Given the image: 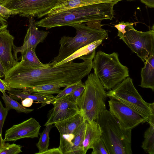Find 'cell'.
Instances as JSON below:
<instances>
[{
	"label": "cell",
	"instance_id": "6da1fadb",
	"mask_svg": "<svg viewBox=\"0 0 154 154\" xmlns=\"http://www.w3.org/2000/svg\"><path fill=\"white\" fill-rule=\"evenodd\" d=\"M95 54L92 52L79 57L83 60H73L54 67L33 68L16 63L6 72L4 80L10 88L24 90L46 84L64 81L77 82L87 75L92 69Z\"/></svg>",
	"mask_w": 154,
	"mask_h": 154
},
{
	"label": "cell",
	"instance_id": "7a4b0ae2",
	"mask_svg": "<svg viewBox=\"0 0 154 154\" xmlns=\"http://www.w3.org/2000/svg\"><path fill=\"white\" fill-rule=\"evenodd\" d=\"M120 1L90 5L47 15L36 22V25L49 29L78 23L112 20L114 17V6Z\"/></svg>",
	"mask_w": 154,
	"mask_h": 154
},
{
	"label": "cell",
	"instance_id": "3957f363",
	"mask_svg": "<svg viewBox=\"0 0 154 154\" xmlns=\"http://www.w3.org/2000/svg\"><path fill=\"white\" fill-rule=\"evenodd\" d=\"M101 130V137L109 154H132L131 130H125L109 111L105 110L95 120Z\"/></svg>",
	"mask_w": 154,
	"mask_h": 154
},
{
	"label": "cell",
	"instance_id": "277c9868",
	"mask_svg": "<svg viewBox=\"0 0 154 154\" xmlns=\"http://www.w3.org/2000/svg\"><path fill=\"white\" fill-rule=\"evenodd\" d=\"M69 26L75 28L76 35L74 37L64 36L59 41L60 47L57 55L48 64L54 66L82 47L95 41L108 38L106 31L102 29L90 27L84 23L72 24Z\"/></svg>",
	"mask_w": 154,
	"mask_h": 154
},
{
	"label": "cell",
	"instance_id": "5b68a950",
	"mask_svg": "<svg viewBox=\"0 0 154 154\" xmlns=\"http://www.w3.org/2000/svg\"><path fill=\"white\" fill-rule=\"evenodd\" d=\"M85 88L76 105L84 121H95L106 109V92L97 75H89L85 82Z\"/></svg>",
	"mask_w": 154,
	"mask_h": 154
},
{
	"label": "cell",
	"instance_id": "8992f818",
	"mask_svg": "<svg viewBox=\"0 0 154 154\" xmlns=\"http://www.w3.org/2000/svg\"><path fill=\"white\" fill-rule=\"evenodd\" d=\"M92 68L107 90L112 89L129 76L128 68L120 62L116 52L108 54L98 51L93 58Z\"/></svg>",
	"mask_w": 154,
	"mask_h": 154
},
{
	"label": "cell",
	"instance_id": "52a82bcc",
	"mask_svg": "<svg viewBox=\"0 0 154 154\" xmlns=\"http://www.w3.org/2000/svg\"><path fill=\"white\" fill-rule=\"evenodd\" d=\"M107 97L116 99L129 106L141 116L146 122L154 124V103L144 100L128 77L106 92Z\"/></svg>",
	"mask_w": 154,
	"mask_h": 154
},
{
	"label": "cell",
	"instance_id": "ba28073f",
	"mask_svg": "<svg viewBox=\"0 0 154 154\" xmlns=\"http://www.w3.org/2000/svg\"><path fill=\"white\" fill-rule=\"evenodd\" d=\"M134 23L127 26L125 32L120 39H122L136 53L144 63L149 54L154 53V26L146 32L139 31L133 27Z\"/></svg>",
	"mask_w": 154,
	"mask_h": 154
},
{
	"label": "cell",
	"instance_id": "9c48e42d",
	"mask_svg": "<svg viewBox=\"0 0 154 154\" xmlns=\"http://www.w3.org/2000/svg\"><path fill=\"white\" fill-rule=\"evenodd\" d=\"M61 0H7L1 4L8 9L16 12L23 17L46 16Z\"/></svg>",
	"mask_w": 154,
	"mask_h": 154
},
{
	"label": "cell",
	"instance_id": "30bf717a",
	"mask_svg": "<svg viewBox=\"0 0 154 154\" xmlns=\"http://www.w3.org/2000/svg\"><path fill=\"white\" fill-rule=\"evenodd\" d=\"M108 103L109 111L124 130H131L140 123L146 122L145 119L139 114L116 99H110Z\"/></svg>",
	"mask_w": 154,
	"mask_h": 154
},
{
	"label": "cell",
	"instance_id": "8fae6325",
	"mask_svg": "<svg viewBox=\"0 0 154 154\" xmlns=\"http://www.w3.org/2000/svg\"><path fill=\"white\" fill-rule=\"evenodd\" d=\"M84 121L82 114L79 112L69 118L54 124L60 134V143L58 147L62 154H69L74 137V132Z\"/></svg>",
	"mask_w": 154,
	"mask_h": 154
},
{
	"label": "cell",
	"instance_id": "7c38bea8",
	"mask_svg": "<svg viewBox=\"0 0 154 154\" xmlns=\"http://www.w3.org/2000/svg\"><path fill=\"white\" fill-rule=\"evenodd\" d=\"M51 103L54 107L49 111L45 126L53 125L80 112L76 104L71 102L66 97L54 99Z\"/></svg>",
	"mask_w": 154,
	"mask_h": 154
},
{
	"label": "cell",
	"instance_id": "4fadbf2b",
	"mask_svg": "<svg viewBox=\"0 0 154 154\" xmlns=\"http://www.w3.org/2000/svg\"><path fill=\"white\" fill-rule=\"evenodd\" d=\"M41 127L34 118H31L17 125H14L7 130L4 140L16 141L25 138L38 137Z\"/></svg>",
	"mask_w": 154,
	"mask_h": 154
},
{
	"label": "cell",
	"instance_id": "5bb4252c",
	"mask_svg": "<svg viewBox=\"0 0 154 154\" xmlns=\"http://www.w3.org/2000/svg\"><path fill=\"white\" fill-rule=\"evenodd\" d=\"M28 18L29 27L23 45L20 47H17L14 45L13 47V55L17 61L18 60L17 57L18 53H20L21 54L29 48L35 49L37 45L44 41L49 33L48 31L38 29L34 17L31 16Z\"/></svg>",
	"mask_w": 154,
	"mask_h": 154
},
{
	"label": "cell",
	"instance_id": "9a60e30c",
	"mask_svg": "<svg viewBox=\"0 0 154 154\" xmlns=\"http://www.w3.org/2000/svg\"><path fill=\"white\" fill-rule=\"evenodd\" d=\"M14 39L7 29L0 32V59L7 71L17 62L12 53Z\"/></svg>",
	"mask_w": 154,
	"mask_h": 154
},
{
	"label": "cell",
	"instance_id": "2e32d148",
	"mask_svg": "<svg viewBox=\"0 0 154 154\" xmlns=\"http://www.w3.org/2000/svg\"><path fill=\"white\" fill-rule=\"evenodd\" d=\"M141 72V80L139 86L154 90V53L150 54L144 63Z\"/></svg>",
	"mask_w": 154,
	"mask_h": 154
},
{
	"label": "cell",
	"instance_id": "e0dca14e",
	"mask_svg": "<svg viewBox=\"0 0 154 154\" xmlns=\"http://www.w3.org/2000/svg\"><path fill=\"white\" fill-rule=\"evenodd\" d=\"M116 0H64L61 1L51 9L47 15L54 14L77 7Z\"/></svg>",
	"mask_w": 154,
	"mask_h": 154
},
{
	"label": "cell",
	"instance_id": "ac0fdd59",
	"mask_svg": "<svg viewBox=\"0 0 154 154\" xmlns=\"http://www.w3.org/2000/svg\"><path fill=\"white\" fill-rule=\"evenodd\" d=\"M101 130L99 124L96 121L87 122L86 131L82 144L83 154L91 149L93 143L101 137Z\"/></svg>",
	"mask_w": 154,
	"mask_h": 154
},
{
	"label": "cell",
	"instance_id": "d6986e66",
	"mask_svg": "<svg viewBox=\"0 0 154 154\" xmlns=\"http://www.w3.org/2000/svg\"><path fill=\"white\" fill-rule=\"evenodd\" d=\"M74 83L67 81L59 82L29 88L23 90L31 93L49 95L58 94L62 91L60 88L65 87Z\"/></svg>",
	"mask_w": 154,
	"mask_h": 154
},
{
	"label": "cell",
	"instance_id": "ffe728a7",
	"mask_svg": "<svg viewBox=\"0 0 154 154\" xmlns=\"http://www.w3.org/2000/svg\"><path fill=\"white\" fill-rule=\"evenodd\" d=\"M35 49L29 48L22 54L20 63L23 65L33 68H40L48 67V64L42 63L36 56Z\"/></svg>",
	"mask_w": 154,
	"mask_h": 154
},
{
	"label": "cell",
	"instance_id": "44dd1931",
	"mask_svg": "<svg viewBox=\"0 0 154 154\" xmlns=\"http://www.w3.org/2000/svg\"><path fill=\"white\" fill-rule=\"evenodd\" d=\"M87 122L80 124L74 132V137L72 141L71 151L69 154H83L82 149Z\"/></svg>",
	"mask_w": 154,
	"mask_h": 154
},
{
	"label": "cell",
	"instance_id": "7402d4cb",
	"mask_svg": "<svg viewBox=\"0 0 154 154\" xmlns=\"http://www.w3.org/2000/svg\"><path fill=\"white\" fill-rule=\"evenodd\" d=\"M102 42V40H101L96 41L81 48L69 57L59 62L55 66L73 60L77 58L91 53L100 45Z\"/></svg>",
	"mask_w": 154,
	"mask_h": 154
},
{
	"label": "cell",
	"instance_id": "603a6c76",
	"mask_svg": "<svg viewBox=\"0 0 154 154\" xmlns=\"http://www.w3.org/2000/svg\"><path fill=\"white\" fill-rule=\"evenodd\" d=\"M43 132L39 134L40 137L36 146L38 149V152L36 154H43L48 149L49 143V134L51 129L54 126L48 125L46 126Z\"/></svg>",
	"mask_w": 154,
	"mask_h": 154
},
{
	"label": "cell",
	"instance_id": "cb8c5ba5",
	"mask_svg": "<svg viewBox=\"0 0 154 154\" xmlns=\"http://www.w3.org/2000/svg\"><path fill=\"white\" fill-rule=\"evenodd\" d=\"M144 140L142 147L149 154H154V124L149 125V127L144 134Z\"/></svg>",
	"mask_w": 154,
	"mask_h": 154
},
{
	"label": "cell",
	"instance_id": "d4e9b609",
	"mask_svg": "<svg viewBox=\"0 0 154 154\" xmlns=\"http://www.w3.org/2000/svg\"><path fill=\"white\" fill-rule=\"evenodd\" d=\"M1 92L3 94L2 97L5 104L6 108L10 109H15L18 112H23L25 113H30L34 110L33 109L25 107L15 100L7 95L5 91H2Z\"/></svg>",
	"mask_w": 154,
	"mask_h": 154
},
{
	"label": "cell",
	"instance_id": "484cf974",
	"mask_svg": "<svg viewBox=\"0 0 154 154\" xmlns=\"http://www.w3.org/2000/svg\"><path fill=\"white\" fill-rule=\"evenodd\" d=\"M91 149H93L91 154H109L104 141L101 137L93 143Z\"/></svg>",
	"mask_w": 154,
	"mask_h": 154
},
{
	"label": "cell",
	"instance_id": "4316f807",
	"mask_svg": "<svg viewBox=\"0 0 154 154\" xmlns=\"http://www.w3.org/2000/svg\"><path fill=\"white\" fill-rule=\"evenodd\" d=\"M22 146L14 143H5L0 151V154H17L22 152Z\"/></svg>",
	"mask_w": 154,
	"mask_h": 154
},
{
	"label": "cell",
	"instance_id": "83f0119b",
	"mask_svg": "<svg viewBox=\"0 0 154 154\" xmlns=\"http://www.w3.org/2000/svg\"><path fill=\"white\" fill-rule=\"evenodd\" d=\"M84 83L81 80L77 82L70 85L65 87V88L54 97V99H56L66 97L71 93L77 88L82 85Z\"/></svg>",
	"mask_w": 154,
	"mask_h": 154
},
{
	"label": "cell",
	"instance_id": "f1b7e54d",
	"mask_svg": "<svg viewBox=\"0 0 154 154\" xmlns=\"http://www.w3.org/2000/svg\"><path fill=\"white\" fill-rule=\"evenodd\" d=\"M85 88L84 83L69 95L66 96L71 102L76 104L78 99L82 94Z\"/></svg>",
	"mask_w": 154,
	"mask_h": 154
},
{
	"label": "cell",
	"instance_id": "f546056e",
	"mask_svg": "<svg viewBox=\"0 0 154 154\" xmlns=\"http://www.w3.org/2000/svg\"><path fill=\"white\" fill-rule=\"evenodd\" d=\"M9 110V109L3 106L0 100V132L2 135L4 124Z\"/></svg>",
	"mask_w": 154,
	"mask_h": 154
},
{
	"label": "cell",
	"instance_id": "4dcf8cb0",
	"mask_svg": "<svg viewBox=\"0 0 154 154\" xmlns=\"http://www.w3.org/2000/svg\"><path fill=\"white\" fill-rule=\"evenodd\" d=\"M18 13L11 11L0 4V17L5 19H8L12 15H16Z\"/></svg>",
	"mask_w": 154,
	"mask_h": 154
},
{
	"label": "cell",
	"instance_id": "1f68e13d",
	"mask_svg": "<svg viewBox=\"0 0 154 154\" xmlns=\"http://www.w3.org/2000/svg\"><path fill=\"white\" fill-rule=\"evenodd\" d=\"M132 23V22L129 23L128 22L125 23L124 21H122L121 22H119V24L115 25L114 27L118 30V36L119 37V38L122 37L125 32L126 27Z\"/></svg>",
	"mask_w": 154,
	"mask_h": 154
},
{
	"label": "cell",
	"instance_id": "d6a6232c",
	"mask_svg": "<svg viewBox=\"0 0 154 154\" xmlns=\"http://www.w3.org/2000/svg\"><path fill=\"white\" fill-rule=\"evenodd\" d=\"M43 154H62L59 148L48 149Z\"/></svg>",
	"mask_w": 154,
	"mask_h": 154
},
{
	"label": "cell",
	"instance_id": "836d02e7",
	"mask_svg": "<svg viewBox=\"0 0 154 154\" xmlns=\"http://www.w3.org/2000/svg\"><path fill=\"white\" fill-rule=\"evenodd\" d=\"M33 100L31 99L26 98L23 99L21 102L22 105L24 107H29L33 103Z\"/></svg>",
	"mask_w": 154,
	"mask_h": 154
},
{
	"label": "cell",
	"instance_id": "e575fe53",
	"mask_svg": "<svg viewBox=\"0 0 154 154\" xmlns=\"http://www.w3.org/2000/svg\"><path fill=\"white\" fill-rule=\"evenodd\" d=\"M0 78V91H5L6 90H9L10 88L6 84L4 79L2 80Z\"/></svg>",
	"mask_w": 154,
	"mask_h": 154
},
{
	"label": "cell",
	"instance_id": "d590c367",
	"mask_svg": "<svg viewBox=\"0 0 154 154\" xmlns=\"http://www.w3.org/2000/svg\"><path fill=\"white\" fill-rule=\"evenodd\" d=\"M8 26V23L7 21L0 17V32L7 29Z\"/></svg>",
	"mask_w": 154,
	"mask_h": 154
},
{
	"label": "cell",
	"instance_id": "8d00e7d4",
	"mask_svg": "<svg viewBox=\"0 0 154 154\" xmlns=\"http://www.w3.org/2000/svg\"><path fill=\"white\" fill-rule=\"evenodd\" d=\"M141 2L150 8L154 7V0H140Z\"/></svg>",
	"mask_w": 154,
	"mask_h": 154
},
{
	"label": "cell",
	"instance_id": "74e56055",
	"mask_svg": "<svg viewBox=\"0 0 154 154\" xmlns=\"http://www.w3.org/2000/svg\"><path fill=\"white\" fill-rule=\"evenodd\" d=\"M7 71L0 59V78L5 76Z\"/></svg>",
	"mask_w": 154,
	"mask_h": 154
},
{
	"label": "cell",
	"instance_id": "f35d334b",
	"mask_svg": "<svg viewBox=\"0 0 154 154\" xmlns=\"http://www.w3.org/2000/svg\"><path fill=\"white\" fill-rule=\"evenodd\" d=\"M5 143L4 140L2 138V135L0 132V151Z\"/></svg>",
	"mask_w": 154,
	"mask_h": 154
},
{
	"label": "cell",
	"instance_id": "ab89813d",
	"mask_svg": "<svg viewBox=\"0 0 154 154\" xmlns=\"http://www.w3.org/2000/svg\"><path fill=\"white\" fill-rule=\"evenodd\" d=\"M7 0H0V4H2L5 2Z\"/></svg>",
	"mask_w": 154,
	"mask_h": 154
},
{
	"label": "cell",
	"instance_id": "60d3db41",
	"mask_svg": "<svg viewBox=\"0 0 154 154\" xmlns=\"http://www.w3.org/2000/svg\"><path fill=\"white\" fill-rule=\"evenodd\" d=\"M126 0L127 1H135V0Z\"/></svg>",
	"mask_w": 154,
	"mask_h": 154
},
{
	"label": "cell",
	"instance_id": "b9f144b4",
	"mask_svg": "<svg viewBox=\"0 0 154 154\" xmlns=\"http://www.w3.org/2000/svg\"><path fill=\"white\" fill-rule=\"evenodd\" d=\"M61 0L62 1H64V0Z\"/></svg>",
	"mask_w": 154,
	"mask_h": 154
}]
</instances>
